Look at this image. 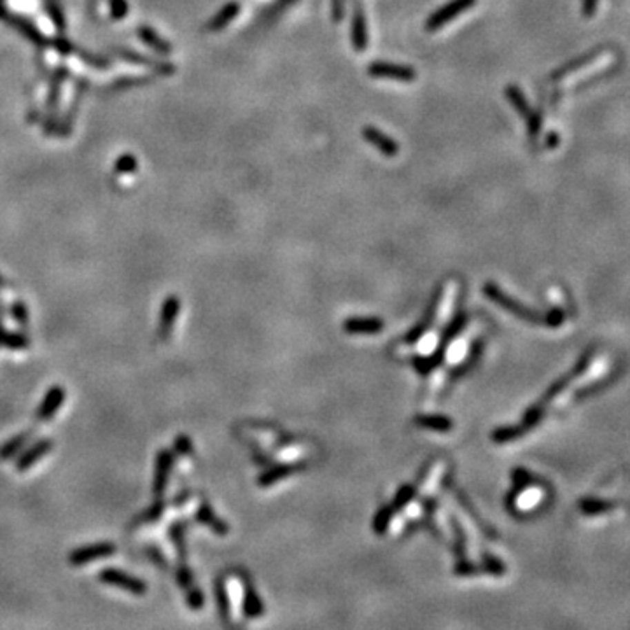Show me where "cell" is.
<instances>
[{
  "label": "cell",
  "mask_w": 630,
  "mask_h": 630,
  "mask_svg": "<svg viewBox=\"0 0 630 630\" xmlns=\"http://www.w3.org/2000/svg\"><path fill=\"white\" fill-rule=\"evenodd\" d=\"M476 4V0H450L445 6H442L440 9L433 12L426 21V30L427 32H438L440 28H443L445 25H449L450 21H453L455 18H459L462 12H466L468 9H471Z\"/></svg>",
  "instance_id": "6da1fadb"
},
{
  "label": "cell",
  "mask_w": 630,
  "mask_h": 630,
  "mask_svg": "<svg viewBox=\"0 0 630 630\" xmlns=\"http://www.w3.org/2000/svg\"><path fill=\"white\" fill-rule=\"evenodd\" d=\"M99 580L106 585L117 587V589L125 590V592L133 593V595H144L148 592V583L142 581L140 578L132 576V574L125 573L121 569H114V567H106L99 573Z\"/></svg>",
  "instance_id": "7a4b0ae2"
},
{
  "label": "cell",
  "mask_w": 630,
  "mask_h": 630,
  "mask_svg": "<svg viewBox=\"0 0 630 630\" xmlns=\"http://www.w3.org/2000/svg\"><path fill=\"white\" fill-rule=\"evenodd\" d=\"M368 74L375 79H394L410 83L417 79V70L413 67L400 63H391V61H373L368 67Z\"/></svg>",
  "instance_id": "3957f363"
},
{
  "label": "cell",
  "mask_w": 630,
  "mask_h": 630,
  "mask_svg": "<svg viewBox=\"0 0 630 630\" xmlns=\"http://www.w3.org/2000/svg\"><path fill=\"white\" fill-rule=\"evenodd\" d=\"M117 551V547L110 541H100V543L88 544V547L76 548L74 551H70L68 555V564L70 566H86V564L93 562L97 559H104L109 557Z\"/></svg>",
  "instance_id": "277c9868"
},
{
  "label": "cell",
  "mask_w": 630,
  "mask_h": 630,
  "mask_svg": "<svg viewBox=\"0 0 630 630\" xmlns=\"http://www.w3.org/2000/svg\"><path fill=\"white\" fill-rule=\"evenodd\" d=\"M506 97H508V100H510L511 106L517 109V112L520 114L525 121H527L529 135L534 139V137H536L541 130L540 116H538V114L531 109V106H529L527 99L524 97V93L520 91V88L510 84V86L506 88Z\"/></svg>",
  "instance_id": "5b68a950"
},
{
  "label": "cell",
  "mask_w": 630,
  "mask_h": 630,
  "mask_svg": "<svg viewBox=\"0 0 630 630\" xmlns=\"http://www.w3.org/2000/svg\"><path fill=\"white\" fill-rule=\"evenodd\" d=\"M172 468H174V453L170 450H159L156 453V466H155V480H152V495L156 499L163 498V492L166 491L168 480H170Z\"/></svg>",
  "instance_id": "8992f818"
},
{
  "label": "cell",
  "mask_w": 630,
  "mask_h": 630,
  "mask_svg": "<svg viewBox=\"0 0 630 630\" xmlns=\"http://www.w3.org/2000/svg\"><path fill=\"white\" fill-rule=\"evenodd\" d=\"M362 139L366 140L370 146H373L377 151H380L382 155L387 156V158H394L400 152V144L393 137H389L382 130L375 128V126H364L362 128Z\"/></svg>",
  "instance_id": "52a82bcc"
},
{
  "label": "cell",
  "mask_w": 630,
  "mask_h": 630,
  "mask_svg": "<svg viewBox=\"0 0 630 630\" xmlns=\"http://www.w3.org/2000/svg\"><path fill=\"white\" fill-rule=\"evenodd\" d=\"M65 401V389L60 387V385H55L48 391V394L44 396V400L41 401L39 404L37 411H35V419L37 422H48V420L53 419L55 415L58 413V410L61 408Z\"/></svg>",
  "instance_id": "ba28073f"
},
{
  "label": "cell",
  "mask_w": 630,
  "mask_h": 630,
  "mask_svg": "<svg viewBox=\"0 0 630 630\" xmlns=\"http://www.w3.org/2000/svg\"><path fill=\"white\" fill-rule=\"evenodd\" d=\"M53 446L55 443L51 438H42L39 440V442H35L34 445L25 449V452L18 457V460H16V469H18L19 473L28 471L39 459L48 455V453L53 450Z\"/></svg>",
  "instance_id": "9c48e42d"
},
{
  "label": "cell",
  "mask_w": 630,
  "mask_h": 630,
  "mask_svg": "<svg viewBox=\"0 0 630 630\" xmlns=\"http://www.w3.org/2000/svg\"><path fill=\"white\" fill-rule=\"evenodd\" d=\"M543 495V491L540 487H532V485L520 487L517 489L515 495L510 499V506L517 513H527V511H531L532 508H536L540 504Z\"/></svg>",
  "instance_id": "30bf717a"
},
{
  "label": "cell",
  "mask_w": 630,
  "mask_h": 630,
  "mask_svg": "<svg viewBox=\"0 0 630 630\" xmlns=\"http://www.w3.org/2000/svg\"><path fill=\"white\" fill-rule=\"evenodd\" d=\"M179 310H181V302H179L177 296H168V298L163 302L158 328V335L161 340H166V338L170 336L175 324V319H177L179 315Z\"/></svg>",
  "instance_id": "8fae6325"
},
{
  "label": "cell",
  "mask_w": 630,
  "mask_h": 630,
  "mask_svg": "<svg viewBox=\"0 0 630 630\" xmlns=\"http://www.w3.org/2000/svg\"><path fill=\"white\" fill-rule=\"evenodd\" d=\"M352 46L355 51H364L368 48V27L366 16L361 6H355L352 16Z\"/></svg>",
  "instance_id": "7c38bea8"
},
{
  "label": "cell",
  "mask_w": 630,
  "mask_h": 630,
  "mask_svg": "<svg viewBox=\"0 0 630 630\" xmlns=\"http://www.w3.org/2000/svg\"><path fill=\"white\" fill-rule=\"evenodd\" d=\"M32 434H34V429H28V431H23V433L16 434V436H12L11 440H8L4 445L0 446V459L2 460L12 459V457H14L19 450L25 449L27 442L32 438Z\"/></svg>",
  "instance_id": "4fadbf2b"
},
{
  "label": "cell",
  "mask_w": 630,
  "mask_h": 630,
  "mask_svg": "<svg viewBox=\"0 0 630 630\" xmlns=\"http://www.w3.org/2000/svg\"><path fill=\"white\" fill-rule=\"evenodd\" d=\"M195 517H197V520L200 522V524H205V525H208V527L214 529L217 534H226L228 532V525L223 524L219 518L215 517V513L212 511V508L207 504V502H201V504L198 506L197 515H195Z\"/></svg>",
  "instance_id": "5bb4252c"
},
{
  "label": "cell",
  "mask_w": 630,
  "mask_h": 630,
  "mask_svg": "<svg viewBox=\"0 0 630 630\" xmlns=\"http://www.w3.org/2000/svg\"><path fill=\"white\" fill-rule=\"evenodd\" d=\"M238 12H240V6H238L237 2H230V4H226L219 12H217V14H215V18L208 23V30H212V32L223 30L228 23L233 21V19L237 18Z\"/></svg>",
  "instance_id": "9a60e30c"
},
{
  "label": "cell",
  "mask_w": 630,
  "mask_h": 630,
  "mask_svg": "<svg viewBox=\"0 0 630 630\" xmlns=\"http://www.w3.org/2000/svg\"><path fill=\"white\" fill-rule=\"evenodd\" d=\"M163 511H165V501H163V499L159 498L158 501L152 502V504L149 506L148 510H144L142 513L137 515V517L133 518V522L130 525H132V527H137V525L155 524V522L159 520V517L163 515Z\"/></svg>",
  "instance_id": "2e32d148"
},
{
  "label": "cell",
  "mask_w": 630,
  "mask_h": 630,
  "mask_svg": "<svg viewBox=\"0 0 630 630\" xmlns=\"http://www.w3.org/2000/svg\"><path fill=\"white\" fill-rule=\"evenodd\" d=\"M0 344L4 345V347L11 348V351H21V348H27L28 345H30V338L23 335V333L6 331V329H2V333H0Z\"/></svg>",
  "instance_id": "e0dca14e"
},
{
  "label": "cell",
  "mask_w": 630,
  "mask_h": 630,
  "mask_svg": "<svg viewBox=\"0 0 630 630\" xmlns=\"http://www.w3.org/2000/svg\"><path fill=\"white\" fill-rule=\"evenodd\" d=\"M175 578H177V583L181 585V589L186 590V592H189V590H193V589H197V587H195V581H193L191 569H189L184 562H181V566H179Z\"/></svg>",
  "instance_id": "ac0fdd59"
},
{
  "label": "cell",
  "mask_w": 630,
  "mask_h": 630,
  "mask_svg": "<svg viewBox=\"0 0 630 630\" xmlns=\"http://www.w3.org/2000/svg\"><path fill=\"white\" fill-rule=\"evenodd\" d=\"M380 328H382L380 321H347V329L348 331H354V333H361V331L373 333Z\"/></svg>",
  "instance_id": "d6986e66"
},
{
  "label": "cell",
  "mask_w": 630,
  "mask_h": 630,
  "mask_svg": "<svg viewBox=\"0 0 630 630\" xmlns=\"http://www.w3.org/2000/svg\"><path fill=\"white\" fill-rule=\"evenodd\" d=\"M11 315L19 322V324H27L28 322V308L25 306V303L16 302L11 305Z\"/></svg>",
  "instance_id": "ffe728a7"
},
{
  "label": "cell",
  "mask_w": 630,
  "mask_h": 630,
  "mask_svg": "<svg viewBox=\"0 0 630 630\" xmlns=\"http://www.w3.org/2000/svg\"><path fill=\"white\" fill-rule=\"evenodd\" d=\"M174 449H175V452L181 453V455H191L193 453L191 440H189L186 434H179L177 438H175Z\"/></svg>",
  "instance_id": "44dd1931"
},
{
  "label": "cell",
  "mask_w": 630,
  "mask_h": 630,
  "mask_svg": "<svg viewBox=\"0 0 630 630\" xmlns=\"http://www.w3.org/2000/svg\"><path fill=\"white\" fill-rule=\"evenodd\" d=\"M148 555H149V559H151L152 562L158 564V566H161V567L166 566L165 557H163V553L156 547H149L148 548Z\"/></svg>",
  "instance_id": "7402d4cb"
},
{
  "label": "cell",
  "mask_w": 630,
  "mask_h": 630,
  "mask_svg": "<svg viewBox=\"0 0 630 630\" xmlns=\"http://www.w3.org/2000/svg\"><path fill=\"white\" fill-rule=\"evenodd\" d=\"M331 11H333V19L335 21H340L344 18V0H331Z\"/></svg>",
  "instance_id": "603a6c76"
},
{
  "label": "cell",
  "mask_w": 630,
  "mask_h": 630,
  "mask_svg": "<svg viewBox=\"0 0 630 630\" xmlns=\"http://www.w3.org/2000/svg\"><path fill=\"white\" fill-rule=\"evenodd\" d=\"M0 287H6V280L2 279V275H0Z\"/></svg>",
  "instance_id": "cb8c5ba5"
}]
</instances>
